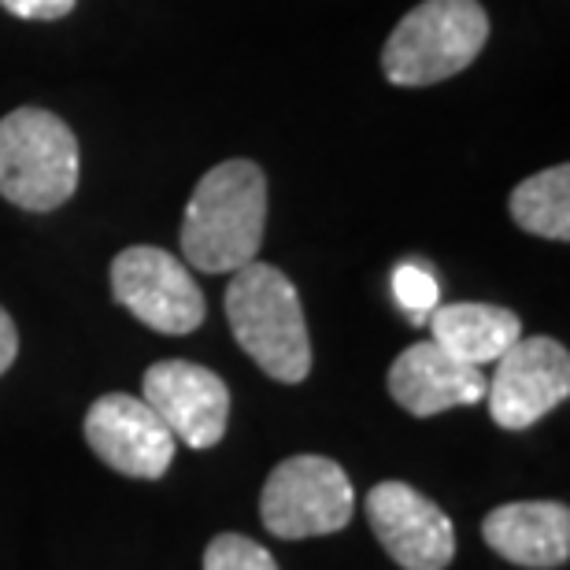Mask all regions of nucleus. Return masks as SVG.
<instances>
[{"label":"nucleus","mask_w":570,"mask_h":570,"mask_svg":"<svg viewBox=\"0 0 570 570\" xmlns=\"http://www.w3.org/2000/svg\"><path fill=\"white\" fill-rule=\"evenodd\" d=\"M267 230V175L226 159L197 181L181 219V256L204 275H234L259 256Z\"/></svg>","instance_id":"1"},{"label":"nucleus","mask_w":570,"mask_h":570,"mask_svg":"<svg viewBox=\"0 0 570 570\" xmlns=\"http://www.w3.org/2000/svg\"><path fill=\"white\" fill-rule=\"evenodd\" d=\"M226 318L237 345L267 379L296 385L312 374V337L289 275L271 264H245L226 285Z\"/></svg>","instance_id":"2"},{"label":"nucleus","mask_w":570,"mask_h":570,"mask_svg":"<svg viewBox=\"0 0 570 570\" xmlns=\"http://www.w3.org/2000/svg\"><path fill=\"white\" fill-rule=\"evenodd\" d=\"M489 41V11L478 0H423L396 22L382 49L393 86L423 89L466 71Z\"/></svg>","instance_id":"3"},{"label":"nucleus","mask_w":570,"mask_h":570,"mask_svg":"<svg viewBox=\"0 0 570 570\" xmlns=\"http://www.w3.org/2000/svg\"><path fill=\"white\" fill-rule=\"evenodd\" d=\"M82 153L75 130L45 108L0 119V197L22 212H56L75 197Z\"/></svg>","instance_id":"4"},{"label":"nucleus","mask_w":570,"mask_h":570,"mask_svg":"<svg viewBox=\"0 0 570 570\" xmlns=\"http://www.w3.org/2000/svg\"><path fill=\"white\" fill-rule=\"evenodd\" d=\"M356 493L345 466L330 455H289L267 474L259 519L282 541L326 538L348 527Z\"/></svg>","instance_id":"5"},{"label":"nucleus","mask_w":570,"mask_h":570,"mask_svg":"<svg viewBox=\"0 0 570 570\" xmlns=\"http://www.w3.org/2000/svg\"><path fill=\"white\" fill-rule=\"evenodd\" d=\"M111 296L138 318L141 326L156 330V334H193L208 304L193 271L181 264L178 256H170L167 248L156 245H130L111 259L108 271Z\"/></svg>","instance_id":"6"},{"label":"nucleus","mask_w":570,"mask_h":570,"mask_svg":"<svg viewBox=\"0 0 570 570\" xmlns=\"http://www.w3.org/2000/svg\"><path fill=\"white\" fill-rule=\"evenodd\" d=\"M570 396V352L556 337L522 334L497 360L493 382H485L489 415L500 430H527L556 412Z\"/></svg>","instance_id":"7"},{"label":"nucleus","mask_w":570,"mask_h":570,"mask_svg":"<svg viewBox=\"0 0 570 570\" xmlns=\"http://www.w3.org/2000/svg\"><path fill=\"white\" fill-rule=\"evenodd\" d=\"M141 401L164 419L175 441L215 449L230 426V385L193 360H159L145 371Z\"/></svg>","instance_id":"8"},{"label":"nucleus","mask_w":570,"mask_h":570,"mask_svg":"<svg viewBox=\"0 0 570 570\" xmlns=\"http://www.w3.org/2000/svg\"><path fill=\"white\" fill-rule=\"evenodd\" d=\"M86 441L111 471L156 482L175 463V433L164 426L141 396L108 393L86 412Z\"/></svg>","instance_id":"9"},{"label":"nucleus","mask_w":570,"mask_h":570,"mask_svg":"<svg viewBox=\"0 0 570 570\" xmlns=\"http://www.w3.org/2000/svg\"><path fill=\"white\" fill-rule=\"evenodd\" d=\"M374 538L404 570H444L455 560V527L426 493L407 482H379L367 493Z\"/></svg>","instance_id":"10"},{"label":"nucleus","mask_w":570,"mask_h":570,"mask_svg":"<svg viewBox=\"0 0 570 570\" xmlns=\"http://www.w3.org/2000/svg\"><path fill=\"white\" fill-rule=\"evenodd\" d=\"M482 367L452 360L433 341L407 345L390 367V396L415 419H433L449 407L485 401Z\"/></svg>","instance_id":"11"},{"label":"nucleus","mask_w":570,"mask_h":570,"mask_svg":"<svg viewBox=\"0 0 570 570\" xmlns=\"http://www.w3.org/2000/svg\"><path fill=\"white\" fill-rule=\"evenodd\" d=\"M482 538L500 560L556 570L570 560V508L560 500H511L489 511Z\"/></svg>","instance_id":"12"},{"label":"nucleus","mask_w":570,"mask_h":570,"mask_svg":"<svg viewBox=\"0 0 570 570\" xmlns=\"http://www.w3.org/2000/svg\"><path fill=\"white\" fill-rule=\"evenodd\" d=\"M426 323L433 330V345L471 367L497 363L522 337V318L500 304H438Z\"/></svg>","instance_id":"13"},{"label":"nucleus","mask_w":570,"mask_h":570,"mask_svg":"<svg viewBox=\"0 0 570 570\" xmlns=\"http://www.w3.org/2000/svg\"><path fill=\"white\" fill-rule=\"evenodd\" d=\"M508 212L519 230L544 242H570V167L556 164L541 175L522 178L511 189Z\"/></svg>","instance_id":"14"},{"label":"nucleus","mask_w":570,"mask_h":570,"mask_svg":"<svg viewBox=\"0 0 570 570\" xmlns=\"http://www.w3.org/2000/svg\"><path fill=\"white\" fill-rule=\"evenodd\" d=\"M204 570H282L264 544L245 533H219L204 552Z\"/></svg>","instance_id":"15"},{"label":"nucleus","mask_w":570,"mask_h":570,"mask_svg":"<svg viewBox=\"0 0 570 570\" xmlns=\"http://www.w3.org/2000/svg\"><path fill=\"white\" fill-rule=\"evenodd\" d=\"M393 293H396V301H401L404 312L415 315V323H426L430 312L441 301L438 278H433L426 267H415V264H401V267H396Z\"/></svg>","instance_id":"16"},{"label":"nucleus","mask_w":570,"mask_h":570,"mask_svg":"<svg viewBox=\"0 0 570 570\" xmlns=\"http://www.w3.org/2000/svg\"><path fill=\"white\" fill-rule=\"evenodd\" d=\"M78 0H0V8L11 11L19 19H33V22H56L63 16H71Z\"/></svg>","instance_id":"17"},{"label":"nucleus","mask_w":570,"mask_h":570,"mask_svg":"<svg viewBox=\"0 0 570 570\" xmlns=\"http://www.w3.org/2000/svg\"><path fill=\"white\" fill-rule=\"evenodd\" d=\"M19 356V330L11 323V315L0 307V374H4Z\"/></svg>","instance_id":"18"}]
</instances>
